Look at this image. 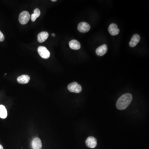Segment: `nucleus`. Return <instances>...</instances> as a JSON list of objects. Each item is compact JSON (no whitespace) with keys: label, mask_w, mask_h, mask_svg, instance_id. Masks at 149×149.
<instances>
[{"label":"nucleus","mask_w":149,"mask_h":149,"mask_svg":"<svg viewBox=\"0 0 149 149\" xmlns=\"http://www.w3.org/2000/svg\"><path fill=\"white\" fill-rule=\"evenodd\" d=\"M32 146L33 149H41L42 143L40 139L37 137L34 138L32 141Z\"/></svg>","instance_id":"obj_10"},{"label":"nucleus","mask_w":149,"mask_h":149,"mask_svg":"<svg viewBox=\"0 0 149 149\" xmlns=\"http://www.w3.org/2000/svg\"><path fill=\"white\" fill-rule=\"evenodd\" d=\"M49 37V33L47 32H42L37 36L38 41L42 43L45 41Z\"/></svg>","instance_id":"obj_12"},{"label":"nucleus","mask_w":149,"mask_h":149,"mask_svg":"<svg viewBox=\"0 0 149 149\" xmlns=\"http://www.w3.org/2000/svg\"><path fill=\"white\" fill-rule=\"evenodd\" d=\"M52 1L53 2H55V1H56V0H52V1Z\"/></svg>","instance_id":"obj_20"},{"label":"nucleus","mask_w":149,"mask_h":149,"mask_svg":"<svg viewBox=\"0 0 149 149\" xmlns=\"http://www.w3.org/2000/svg\"><path fill=\"white\" fill-rule=\"evenodd\" d=\"M37 50L39 54L42 58H44V59H47L49 58L50 56V53L48 50L44 46H39Z\"/></svg>","instance_id":"obj_4"},{"label":"nucleus","mask_w":149,"mask_h":149,"mask_svg":"<svg viewBox=\"0 0 149 149\" xmlns=\"http://www.w3.org/2000/svg\"><path fill=\"white\" fill-rule=\"evenodd\" d=\"M30 18V15L28 11H24L22 12L19 17V23L22 25H25L29 22Z\"/></svg>","instance_id":"obj_3"},{"label":"nucleus","mask_w":149,"mask_h":149,"mask_svg":"<svg viewBox=\"0 0 149 149\" xmlns=\"http://www.w3.org/2000/svg\"><path fill=\"white\" fill-rule=\"evenodd\" d=\"M109 33L112 35L116 36L119 33V29L118 28L117 25L115 23H112L109 26L108 28Z\"/></svg>","instance_id":"obj_7"},{"label":"nucleus","mask_w":149,"mask_h":149,"mask_svg":"<svg viewBox=\"0 0 149 149\" xmlns=\"http://www.w3.org/2000/svg\"><path fill=\"white\" fill-rule=\"evenodd\" d=\"M86 146L90 148H94L97 145V140L92 136L89 137L85 142Z\"/></svg>","instance_id":"obj_6"},{"label":"nucleus","mask_w":149,"mask_h":149,"mask_svg":"<svg viewBox=\"0 0 149 149\" xmlns=\"http://www.w3.org/2000/svg\"><path fill=\"white\" fill-rule=\"evenodd\" d=\"M132 99V95L130 93L123 94L117 100L116 106L119 110H124L128 107Z\"/></svg>","instance_id":"obj_1"},{"label":"nucleus","mask_w":149,"mask_h":149,"mask_svg":"<svg viewBox=\"0 0 149 149\" xmlns=\"http://www.w3.org/2000/svg\"><path fill=\"white\" fill-rule=\"evenodd\" d=\"M33 14H34V15L37 18V17H40V9H39L38 8H36L34 10V13H33Z\"/></svg>","instance_id":"obj_15"},{"label":"nucleus","mask_w":149,"mask_h":149,"mask_svg":"<svg viewBox=\"0 0 149 149\" xmlns=\"http://www.w3.org/2000/svg\"><path fill=\"white\" fill-rule=\"evenodd\" d=\"M108 47L107 45L103 44L99 46L96 50V53L99 56H102L107 53Z\"/></svg>","instance_id":"obj_9"},{"label":"nucleus","mask_w":149,"mask_h":149,"mask_svg":"<svg viewBox=\"0 0 149 149\" xmlns=\"http://www.w3.org/2000/svg\"><path fill=\"white\" fill-rule=\"evenodd\" d=\"M141 40V37L138 34H135L133 35L129 43V46L131 47H134L137 45Z\"/></svg>","instance_id":"obj_8"},{"label":"nucleus","mask_w":149,"mask_h":149,"mask_svg":"<svg viewBox=\"0 0 149 149\" xmlns=\"http://www.w3.org/2000/svg\"><path fill=\"white\" fill-rule=\"evenodd\" d=\"M69 46L72 49L77 50L80 49L81 45L80 43L76 40H73L69 42Z\"/></svg>","instance_id":"obj_11"},{"label":"nucleus","mask_w":149,"mask_h":149,"mask_svg":"<svg viewBox=\"0 0 149 149\" xmlns=\"http://www.w3.org/2000/svg\"><path fill=\"white\" fill-rule=\"evenodd\" d=\"M5 37L3 34L0 31V42H3L4 40Z\"/></svg>","instance_id":"obj_16"},{"label":"nucleus","mask_w":149,"mask_h":149,"mask_svg":"<svg viewBox=\"0 0 149 149\" xmlns=\"http://www.w3.org/2000/svg\"><path fill=\"white\" fill-rule=\"evenodd\" d=\"M68 89L70 92L76 93H80L82 90L81 86L76 82L69 84L68 86Z\"/></svg>","instance_id":"obj_2"},{"label":"nucleus","mask_w":149,"mask_h":149,"mask_svg":"<svg viewBox=\"0 0 149 149\" xmlns=\"http://www.w3.org/2000/svg\"><path fill=\"white\" fill-rule=\"evenodd\" d=\"M30 80V77L27 75H23L18 77L17 78V81L18 82L22 84H25L29 82Z\"/></svg>","instance_id":"obj_13"},{"label":"nucleus","mask_w":149,"mask_h":149,"mask_svg":"<svg viewBox=\"0 0 149 149\" xmlns=\"http://www.w3.org/2000/svg\"><path fill=\"white\" fill-rule=\"evenodd\" d=\"M37 17H36L34 15V14H32L31 16V19L33 22H35V21L36 19H37Z\"/></svg>","instance_id":"obj_17"},{"label":"nucleus","mask_w":149,"mask_h":149,"mask_svg":"<svg viewBox=\"0 0 149 149\" xmlns=\"http://www.w3.org/2000/svg\"><path fill=\"white\" fill-rule=\"evenodd\" d=\"M52 36L53 37H55V34H54V33H53L52 34Z\"/></svg>","instance_id":"obj_19"},{"label":"nucleus","mask_w":149,"mask_h":149,"mask_svg":"<svg viewBox=\"0 0 149 149\" xmlns=\"http://www.w3.org/2000/svg\"><path fill=\"white\" fill-rule=\"evenodd\" d=\"M78 29L80 33H87L90 30V25L87 22H81L78 25Z\"/></svg>","instance_id":"obj_5"},{"label":"nucleus","mask_w":149,"mask_h":149,"mask_svg":"<svg viewBox=\"0 0 149 149\" xmlns=\"http://www.w3.org/2000/svg\"><path fill=\"white\" fill-rule=\"evenodd\" d=\"M0 149H3V147L1 145H0Z\"/></svg>","instance_id":"obj_18"},{"label":"nucleus","mask_w":149,"mask_h":149,"mask_svg":"<svg viewBox=\"0 0 149 149\" xmlns=\"http://www.w3.org/2000/svg\"><path fill=\"white\" fill-rule=\"evenodd\" d=\"M8 113L5 107L3 105H0V118L6 119L7 117Z\"/></svg>","instance_id":"obj_14"}]
</instances>
